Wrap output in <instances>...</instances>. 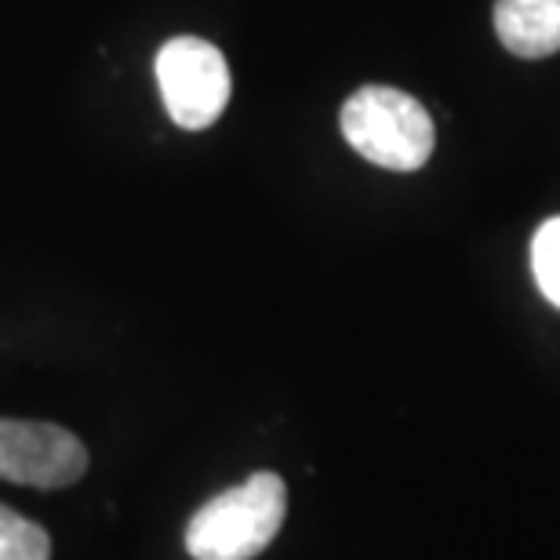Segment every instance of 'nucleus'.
<instances>
[{"mask_svg": "<svg viewBox=\"0 0 560 560\" xmlns=\"http://www.w3.org/2000/svg\"><path fill=\"white\" fill-rule=\"evenodd\" d=\"M0 560H51V539L40 524L0 506Z\"/></svg>", "mask_w": 560, "mask_h": 560, "instance_id": "423d86ee", "label": "nucleus"}, {"mask_svg": "<svg viewBox=\"0 0 560 560\" xmlns=\"http://www.w3.org/2000/svg\"><path fill=\"white\" fill-rule=\"evenodd\" d=\"M495 33L517 59L560 51V0H495Z\"/></svg>", "mask_w": 560, "mask_h": 560, "instance_id": "39448f33", "label": "nucleus"}, {"mask_svg": "<svg viewBox=\"0 0 560 560\" xmlns=\"http://www.w3.org/2000/svg\"><path fill=\"white\" fill-rule=\"evenodd\" d=\"M156 84L167 117L186 131L215 125L233 92L222 51L200 37H175L156 51Z\"/></svg>", "mask_w": 560, "mask_h": 560, "instance_id": "7ed1b4c3", "label": "nucleus"}, {"mask_svg": "<svg viewBox=\"0 0 560 560\" xmlns=\"http://www.w3.org/2000/svg\"><path fill=\"white\" fill-rule=\"evenodd\" d=\"M88 474L81 436L51 422L0 419V477L26 488H70Z\"/></svg>", "mask_w": 560, "mask_h": 560, "instance_id": "20e7f679", "label": "nucleus"}, {"mask_svg": "<svg viewBox=\"0 0 560 560\" xmlns=\"http://www.w3.org/2000/svg\"><path fill=\"white\" fill-rule=\"evenodd\" d=\"M288 513V488L277 474H252L244 485L205 502L186 528L194 560H252L277 539Z\"/></svg>", "mask_w": 560, "mask_h": 560, "instance_id": "f257e3e1", "label": "nucleus"}, {"mask_svg": "<svg viewBox=\"0 0 560 560\" xmlns=\"http://www.w3.org/2000/svg\"><path fill=\"white\" fill-rule=\"evenodd\" d=\"M342 136L364 161L386 172H419L433 153L436 128L419 98L386 84H368L346 98Z\"/></svg>", "mask_w": 560, "mask_h": 560, "instance_id": "f03ea898", "label": "nucleus"}, {"mask_svg": "<svg viewBox=\"0 0 560 560\" xmlns=\"http://www.w3.org/2000/svg\"><path fill=\"white\" fill-rule=\"evenodd\" d=\"M532 273L539 291L560 310V215L542 222L532 241Z\"/></svg>", "mask_w": 560, "mask_h": 560, "instance_id": "0eeeda50", "label": "nucleus"}]
</instances>
